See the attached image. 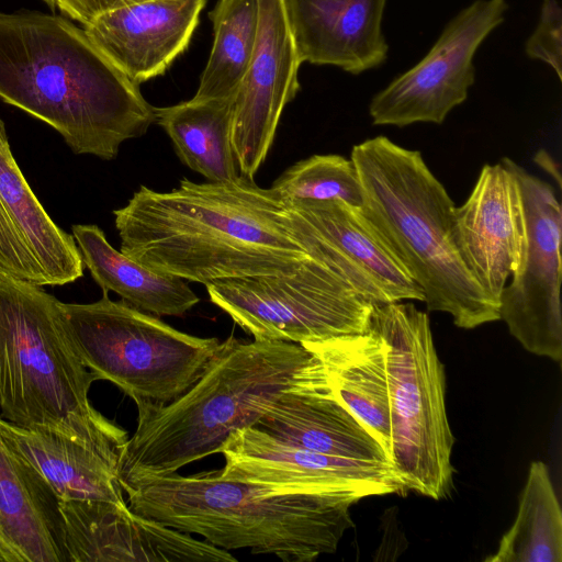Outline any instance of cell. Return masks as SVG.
<instances>
[{"instance_id": "26", "label": "cell", "mask_w": 562, "mask_h": 562, "mask_svg": "<svg viewBox=\"0 0 562 562\" xmlns=\"http://www.w3.org/2000/svg\"><path fill=\"white\" fill-rule=\"evenodd\" d=\"M485 561H562V510L542 461L531 462L515 521Z\"/></svg>"}, {"instance_id": "5", "label": "cell", "mask_w": 562, "mask_h": 562, "mask_svg": "<svg viewBox=\"0 0 562 562\" xmlns=\"http://www.w3.org/2000/svg\"><path fill=\"white\" fill-rule=\"evenodd\" d=\"M362 210L424 293L430 312L448 313L473 329L499 319L460 252L454 203L418 150L385 136L352 147Z\"/></svg>"}, {"instance_id": "14", "label": "cell", "mask_w": 562, "mask_h": 562, "mask_svg": "<svg viewBox=\"0 0 562 562\" xmlns=\"http://www.w3.org/2000/svg\"><path fill=\"white\" fill-rule=\"evenodd\" d=\"M256 48L234 99L232 145L240 176L254 179L281 114L300 90L302 64L283 0H258Z\"/></svg>"}, {"instance_id": "6", "label": "cell", "mask_w": 562, "mask_h": 562, "mask_svg": "<svg viewBox=\"0 0 562 562\" xmlns=\"http://www.w3.org/2000/svg\"><path fill=\"white\" fill-rule=\"evenodd\" d=\"M98 376L79 357L60 301L0 274V408L8 422L78 435L121 452L127 432L89 401Z\"/></svg>"}, {"instance_id": "11", "label": "cell", "mask_w": 562, "mask_h": 562, "mask_svg": "<svg viewBox=\"0 0 562 562\" xmlns=\"http://www.w3.org/2000/svg\"><path fill=\"white\" fill-rule=\"evenodd\" d=\"M506 0H475L449 21L414 67L378 92L369 104L374 125L441 124L464 102L474 83V55L503 21Z\"/></svg>"}, {"instance_id": "12", "label": "cell", "mask_w": 562, "mask_h": 562, "mask_svg": "<svg viewBox=\"0 0 562 562\" xmlns=\"http://www.w3.org/2000/svg\"><path fill=\"white\" fill-rule=\"evenodd\" d=\"M285 203L301 245L362 297L372 304L424 302L422 289L378 233L362 206L340 201Z\"/></svg>"}, {"instance_id": "18", "label": "cell", "mask_w": 562, "mask_h": 562, "mask_svg": "<svg viewBox=\"0 0 562 562\" xmlns=\"http://www.w3.org/2000/svg\"><path fill=\"white\" fill-rule=\"evenodd\" d=\"M206 0H145L83 29L97 48L139 85L162 75L189 46Z\"/></svg>"}, {"instance_id": "4", "label": "cell", "mask_w": 562, "mask_h": 562, "mask_svg": "<svg viewBox=\"0 0 562 562\" xmlns=\"http://www.w3.org/2000/svg\"><path fill=\"white\" fill-rule=\"evenodd\" d=\"M143 517L195 533L224 550L250 549L285 562L335 553L353 526L352 493L299 492L222 479L218 473L156 476L123 490Z\"/></svg>"}, {"instance_id": "23", "label": "cell", "mask_w": 562, "mask_h": 562, "mask_svg": "<svg viewBox=\"0 0 562 562\" xmlns=\"http://www.w3.org/2000/svg\"><path fill=\"white\" fill-rule=\"evenodd\" d=\"M58 499L0 432V527L26 562H66Z\"/></svg>"}, {"instance_id": "27", "label": "cell", "mask_w": 562, "mask_h": 562, "mask_svg": "<svg viewBox=\"0 0 562 562\" xmlns=\"http://www.w3.org/2000/svg\"><path fill=\"white\" fill-rule=\"evenodd\" d=\"M209 15L213 45L193 98H235L256 48L258 0H218Z\"/></svg>"}, {"instance_id": "1", "label": "cell", "mask_w": 562, "mask_h": 562, "mask_svg": "<svg viewBox=\"0 0 562 562\" xmlns=\"http://www.w3.org/2000/svg\"><path fill=\"white\" fill-rule=\"evenodd\" d=\"M113 214L123 254L204 285L288 272L310 257L282 198L243 176L204 183L183 178L169 192L142 186Z\"/></svg>"}, {"instance_id": "24", "label": "cell", "mask_w": 562, "mask_h": 562, "mask_svg": "<svg viewBox=\"0 0 562 562\" xmlns=\"http://www.w3.org/2000/svg\"><path fill=\"white\" fill-rule=\"evenodd\" d=\"M71 231L83 266L103 293L112 291L157 317L183 316L200 302L183 279L153 270L116 250L99 226L76 224Z\"/></svg>"}, {"instance_id": "30", "label": "cell", "mask_w": 562, "mask_h": 562, "mask_svg": "<svg viewBox=\"0 0 562 562\" xmlns=\"http://www.w3.org/2000/svg\"><path fill=\"white\" fill-rule=\"evenodd\" d=\"M140 1L145 0H55V3L61 13L85 26L106 12Z\"/></svg>"}, {"instance_id": "3", "label": "cell", "mask_w": 562, "mask_h": 562, "mask_svg": "<svg viewBox=\"0 0 562 562\" xmlns=\"http://www.w3.org/2000/svg\"><path fill=\"white\" fill-rule=\"evenodd\" d=\"M324 383L322 362L301 344L246 342L231 335L220 342L203 375L178 398L135 402L137 427L117 463L122 490L220 453L233 432L255 426L283 393Z\"/></svg>"}, {"instance_id": "8", "label": "cell", "mask_w": 562, "mask_h": 562, "mask_svg": "<svg viewBox=\"0 0 562 562\" xmlns=\"http://www.w3.org/2000/svg\"><path fill=\"white\" fill-rule=\"evenodd\" d=\"M60 307L83 364L134 402L178 398L203 375L220 346L217 338L180 331L108 293Z\"/></svg>"}, {"instance_id": "10", "label": "cell", "mask_w": 562, "mask_h": 562, "mask_svg": "<svg viewBox=\"0 0 562 562\" xmlns=\"http://www.w3.org/2000/svg\"><path fill=\"white\" fill-rule=\"evenodd\" d=\"M527 227V247L498 301L499 319L529 352L562 359V210L553 187L512 160Z\"/></svg>"}, {"instance_id": "20", "label": "cell", "mask_w": 562, "mask_h": 562, "mask_svg": "<svg viewBox=\"0 0 562 562\" xmlns=\"http://www.w3.org/2000/svg\"><path fill=\"white\" fill-rule=\"evenodd\" d=\"M5 442L44 479L58 502L127 505L117 477L120 453L78 435L26 428L0 418Z\"/></svg>"}, {"instance_id": "33", "label": "cell", "mask_w": 562, "mask_h": 562, "mask_svg": "<svg viewBox=\"0 0 562 562\" xmlns=\"http://www.w3.org/2000/svg\"><path fill=\"white\" fill-rule=\"evenodd\" d=\"M50 9H55L56 8V3H55V0H43Z\"/></svg>"}, {"instance_id": "21", "label": "cell", "mask_w": 562, "mask_h": 562, "mask_svg": "<svg viewBox=\"0 0 562 562\" xmlns=\"http://www.w3.org/2000/svg\"><path fill=\"white\" fill-rule=\"evenodd\" d=\"M254 427L310 451L391 462L378 439L333 395L328 383L286 391Z\"/></svg>"}, {"instance_id": "32", "label": "cell", "mask_w": 562, "mask_h": 562, "mask_svg": "<svg viewBox=\"0 0 562 562\" xmlns=\"http://www.w3.org/2000/svg\"><path fill=\"white\" fill-rule=\"evenodd\" d=\"M535 162L555 180L558 188H561V173L553 158L544 149H540L535 155Z\"/></svg>"}, {"instance_id": "22", "label": "cell", "mask_w": 562, "mask_h": 562, "mask_svg": "<svg viewBox=\"0 0 562 562\" xmlns=\"http://www.w3.org/2000/svg\"><path fill=\"white\" fill-rule=\"evenodd\" d=\"M301 345L316 355L333 395L370 430L390 460L392 424L386 355L378 329L368 319L362 331Z\"/></svg>"}, {"instance_id": "19", "label": "cell", "mask_w": 562, "mask_h": 562, "mask_svg": "<svg viewBox=\"0 0 562 562\" xmlns=\"http://www.w3.org/2000/svg\"><path fill=\"white\" fill-rule=\"evenodd\" d=\"M302 63L360 74L387 56L382 32L386 0H283Z\"/></svg>"}, {"instance_id": "2", "label": "cell", "mask_w": 562, "mask_h": 562, "mask_svg": "<svg viewBox=\"0 0 562 562\" xmlns=\"http://www.w3.org/2000/svg\"><path fill=\"white\" fill-rule=\"evenodd\" d=\"M0 99L56 130L77 155L114 159L155 106L68 19L0 11Z\"/></svg>"}, {"instance_id": "29", "label": "cell", "mask_w": 562, "mask_h": 562, "mask_svg": "<svg viewBox=\"0 0 562 562\" xmlns=\"http://www.w3.org/2000/svg\"><path fill=\"white\" fill-rule=\"evenodd\" d=\"M526 54L549 65L562 78V8L543 0L539 22L526 43Z\"/></svg>"}, {"instance_id": "28", "label": "cell", "mask_w": 562, "mask_h": 562, "mask_svg": "<svg viewBox=\"0 0 562 562\" xmlns=\"http://www.w3.org/2000/svg\"><path fill=\"white\" fill-rule=\"evenodd\" d=\"M285 202L340 201L362 206L355 164L340 155H313L288 168L271 187Z\"/></svg>"}, {"instance_id": "31", "label": "cell", "mask_w": 562, "mask_h": 562, "mask_svg": "<svg viewBox=\"0 0 562 562\" xmlns=\"http://www.w3.org/2000/svg\"><path fill=\"white\" fill-rule=\"evenodd\" d=\"M0 562H26L21 550L0 527Z\"/></svg>"}, {"instance_id": "13", "label": "cell", "mask_w": 562, "mask_h": 562, "mask_svg": "<svg viewBox=\"0 0 562 562\" xmlns=\"http://www.w3.org/2000/svg\"><path fill=\"white\" fill-rule=\"evenodd\" d=\"M224 480L361 498L405 492L391 462L347 459L290 446L254 427L233 432L221 452Z\"/></svg>"}, {"instance_id": "17", "label": "cell", "mask_w": 562, "mask_h": 562, "mask_svg": "<svg viewBox=\"0 0 562 562\" xmlns=\"http://www.w3.org/2000/svg\"><path fill=\"white\" fill-rule=\"evenodd\" d=\"M0 274L41 286L64 285L83 274L74 236L55 224L32 191L1 117Z\"/></svg>"}, {"instance_id": "15", "label": "cell", "mask_w": 562, "mask_h": 562, "mask_svg": "<svg viewBox=\"0 0 562 562\" xmlns=\"http://www.w3.org/2000/svg\"><path fill=\"white\" fill-rule=\"evenodd\" d=\"M66 562H173L237 559L227 550L104 501H61Z\"/></svg>"}, {"instance_id": "7", "label": "cell", "mask_w": 562, "mask_h": 562, "mask_svg": "<svg viewBox=\"0 0 562 562\" xmlns=\"http://www.w3.org/2000/svg\"><path fill=\"white\" fill-rule=\"evenodd\" d=\"M383 338L390 392L391 463L405 491L441 499L453 486L454 437L448 422L445 368L428 315L404 301L373 304Z\"/></svg>"}, {"instance_id": "25", "label": "cell", "mask_w": 562, "mask_h": 562, "mask_svg": "<svg viewBox=\"0 0 562 562\" xmlns=\"http://www.w3.org/2000/svg\"><path fill=\"white\" fill-rule=\"evenodd\" d=\"M234 99H195L155 108L179 159L212 182L240 177L232 145Z\"/></svg>"}, {"instance_id": "9", "label": "cell", "mask_w": 562, "mask_h": 562, "mask_svg": "<svg viewBox=\"0 0 562 562\" xmlns=\"http://www.w3.org/2000/svg\"><path fill=\"white\" fill-rule=\"evenodd\" d=\"M205 286L210 301L256 340L304 344L359 333L373 306L311 255L288 272Z\"/></svg>"}, {"instance_id": "16", "label": "cell", "mask_w": 562, "mask_h": 562, "mask_svg": "<svg viewBox=\"0 0 562 562\" xmlns=\"http://www.w3.org/2000/svg\"><path fill=\"white\" fill-rule=\"evenodd\" d=\"M454 232L467 267L498 306L527 247L524 201L512 159L482 167L467 201L454 207Z\"/></svg>"}]
</instances>
